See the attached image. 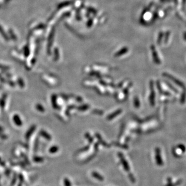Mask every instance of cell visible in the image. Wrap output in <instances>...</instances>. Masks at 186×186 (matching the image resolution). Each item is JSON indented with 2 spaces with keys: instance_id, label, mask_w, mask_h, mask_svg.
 <instances>
[{
  "instance_id": "6da1fadb",
  "label": "cell",
  "mask_w": 186,
  "mask_h": 186,
  "mask_svg": "<svg viewBox=\"0 0 186 186\" xmlns=\"http://www.w3.org/2000/svg\"><path fill=\"white\" fill-rule=\"evenodd\" d=\"M163 75H164L165 77H166L169 78L172 81L174 82V83H175L177 85H178V86H180L181 87H183V88L185 87V85L181 81H180V80H178L176 79L175 78H174V77H173V76H172V75H170L169 74H168L167 73H164Z\"/></svg>"
},
{
  "instance_id": "7a4b0ae2",
  "label": "cell",
  "mask_w": 186,
  "mask_h": 186,
  "mask_svg": "<svg viewBox=\"0 0 186 186\" xmlns=\"http://www.w3.org/2000/svg\"><path fill=\"white\" fill-rule=\"evenodd\" d=\"M13 121L18 126H21L22 125V122L21 121L20 118L18 115H15L14 116H13Z\"/></svg>"
},
{
  "instance_id": "3957f363",
  "label": "cell",
  "mask_w": 186,
  "mask_h": 186,
  "mask_svg": "<svg viewBox=\"0 0 186 186\" xmlns=\"http://www.w3.org/2000/svg\"><path fill=\"white\" fill-rule=\"evenodd\" d=\"M35 127L34 126H33L31 128V129L27 131V133L26 134V136L27 137H30V136L31 135V134H32V133L34 131V130H35Z\"/></svg>"
},
{
  "instance_id": "277c9868",
  "label": "cell",
  "mask_w": 186,
  "mask_h": 186,
  "mask_svg": "<svg viewBox=\"0 0 186 186\" xmlns=\"http://www.w3.org/2000/svg\"><path fill=\"white\" fill-rule=\"evenodd\" d=\"M185 97H186V94H183V95H182V98H181V100L182 101V102H184L185 101Z\"/></svg>"
}]
</instances>
